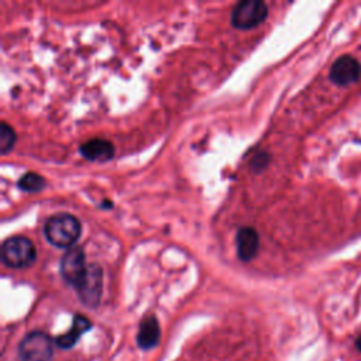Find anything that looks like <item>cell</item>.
I'll use <instances>...</instances> for the list:
<instances>
[{
    "mask_svg": "<svg viewBox=\"0 0 361 361\" xmlns=\"http://www.w3.org/2000/svg\"><path fill=\"white\" fill-rule=\"evenodd\" d=\"M269 162H270V157H269V154H266V153H257V154L251 158L250 165H251V168H253L254 171H262L264 168H266V166L269 165Z\"/></svg>",
    "mask_w": 361,
    "mask_h": 361,
    "instance_id": "5bb4252c",
    "label": "cell"
},
{
    "mask_svg": "<svg viewBox=\"0 0 361 361\" xmlns=\"http://www.w3.org/2000/svg\"><path fill=\"white\" fill-rule=\"evenodd\" d=\"M361 77V64L351 55H342L330 68L329 78L338 86H349L356 84Z\"/></svg>",
    "mask_w": 361,
    "mask_h": 361,
    "instance_id": "52a82bcc",
    "label": "cell"
},
{
    "mask_svg": "<svg viewBox=\"0 0 361 361\" xmlns=\"http://www.w3.org/2000/svg\"><path fill=\"white\" fill-rule=\"evenodd\" d=\"M161 338L160 323L155 316L149 315L144 318L140 323L138 333H137V345L142 350L154 349Z\"/></svg>",
    "mask_w": 361,
    "mask_h": 361,
    "instance_id": "30bf717a",
    "label": "cell"
},
{
    "mask_svg": "<svg viewBox=\"0 0 361 361\" xmlns=\"http://www.w3.org/2000/svg\"><path fill=\"white\" fill-rule=\"evenodd\" d=\"M89 264L81 247H72L65 251L60 261V273L66 284L77 288L86 275Z\"/></svg>",
    "mask_w": 361,
    "mask_h": 361,
    "instance_id": "8992f818",
    "label": "cell"
},
{
    "mask_svg": "<svg viewBox=\"0 0 361 361\" xmlns=\"http://www.w3.org/2000/svg\"><path fill=\"white\" fill-rule=\"evenodd\" d=\"M269 8L261 0H243L232 12V24L238 30H251L267 18Z\"/></svg>",
    "mask_w": 361,
    "mask_h": 361,
    "instance_id": "3957f363",
    "label": "cell"
},
{
    "mask_svg": "<svg viewBox=\"0 0 361 361\" xmlns=\"http://www.w3.org/2000/svg\"><path fill=\"white\" fill-rule=\"evenodd\" d=\"M79 153L84 158L95 162H108L114 155L113 144L103 138H93L84 142L79 147Z\"/></svg>",
    "mask_w": 361,
    "mask_h": 361,
    "instance_id": "9c48e42d",
    "label": "cell"
},
{
    "mask_svg": "<svg viewBox=\"0 0 361 361\" xmlns=\"http://www.w3.org/2000/svg\"><path fill=\"white\" fill-rule=\"evenodd\" d=\"M260 237L253 227H240L236 234L237 257L243 262L251 261L258 251Z\"/></svg>",
    "mask_w": 361,
    "mask_h": 361,
    "instance_id": "ba28073f",
    "label": "cell"
},
{
    "mask_svg": "<svg viewBox=\"0 0 361 361\" xmlns=\"http://www.w3.org/2000/svg\"><path fill=\"white\" fill-rule=\"evenodd\" d=\"M17 186L23 192H29V194H37V192H40L45 188V179L36 173H27L18 179Z\"/></svg>",
    "mask_w": 361,
    "mask_h": 361,
    "instance_id": "7c38bea8",
    "label": "cell"
},
{
    "mask_svg": "<svg viewBox=\"0 0 361 361\" xmlns=\"http://www.w3.org/2000/svg\"><path fill=\"white\" fill-rule=\"evenodd\" d=\"M90 327H92V322L86 316L77 315L74 318V323H72L71 330L62 336H58V338L55 339V345L61 349H71L78 342L81 336Z\"/></svg>",
    "mask_w": 361,
    "mask_h": 361,
    "instance_id": "8fae6325",
    "label": "cell"
},
{
    "mask_svg": "<svg viewBox=\"0 0 361 361\" xmlns=\"http://www.w3.org/2000/svg\"><path fill=\"white\" fill-rule=\"evenodd\" d=\"M0 256H2V262L6 267L21 270L32 267L36 262L37 250L30 238L14 236L5 240Z\"/></svg>",
    "mask_w": 361,
    "mask_h": 361,
    "instance_id": "7a4b0ae2",
    "label": "cell"
},
{
    "mask_svg": "<svg viewBox=\"0 0 361 361\" xmlns=\"http://www.w3.org/2000/svg\"><path fill=\"white\" fill-rule=\"evenodd\" d=\"M75 291L78 292V298L85 306L96 308L99 305L103 291V273L98 264H89L86 275L75 288Z\"/></svg>",
    "mask_w": 361,
    "mask_h": 361,
    "instance_id": "5b68a950",
    "label": "cell"
},
{
    "mask_svg": "<svg viewBox=\"0 0 361 361\" xmlns=\"http://www.w3.org/2000/svg\"><path fill=\"white\" fill-rule=\"evenodd\" d=\"M54 351V343L48 334L33 332L24 338L18 346L21 361H48Z\"/></svg>",
    "mask_w": 361,
    "mask_h": 361,
    "instance_id": "277c9868",
    "label": "cell"
},
{
    "mask_svg": "<svg viewBox=\"0 0 361 361\" xmlns=\"http://www.w3.org/2000/svg\"><path fill=\"white\" fill-rule=\"evenodd\" d=\"M16 138L17 137L13 127H10L6 122L0 125V153H2V155H6L13 150Z\"/></svg>",
    "mask_w": 361,
    "mask_h": 361,
    "instance_id": "4fadbf2b",
    "label": "cell"
},
{
    "mask_svg": "<svg viewBox=\"0 0 361 361\" xmlns=\"http://www.w3.org/2000/svg\"><path fill=\"white\" fill-rule=\"evenodd\" d=\"M82 232L81 222L75 216L58 213L50 216L44 225V236L47 242L57 249H72L79 240Z\"/></svg>",
    "mask_w": 361,
    "mask_h": 361,
    "instance_id": "6da1fadb",
    "label": "cell"
},
{
    "mask_svg": "<svg viewBox=\"0 0 361 361\" xmlns=\"http://www.w3.org/2000/svg\"><path fill=\"white\" fill-rule=\"evenodd\" d=\"M356 346H357V349L361 351V338L357 340V343H356Z\"/></svg>",
    "mask_w": 361,
    "mask_h": 361,
    "instance_id": "9a60e30c",
    "label": "cell"
}]
</instances>
